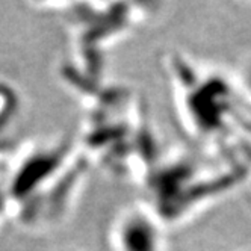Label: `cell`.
<instances>
[{
    "label": "cell",
    "instance_id": "2",
    "mask_svg": "<svg viewBox=\"0 0 251 251\" xmlns=\"http://www.w3.org/2000/svg\"><path fill=\"white\" fill-rule=\"evenodd\" d=\"M242 86L245 91L251 96V61L245 65L242 71Z\"/></svg>",
    "mask_w": 251,
    "mask_h": 251
},
{
    "label": "cell",
    "instance_id": "1",
    "mask_svg": "<svg viewBox=\"0 0 251 251\" xmlns=\"http://www.w3.org/2000/svg\"><path fill=\"white\" fill-rule=\"evenodd\" d=\"M115 251H167L156 218L144 210H129L114 228Z\"/></svg>",
    "mask_w": 251,
    "mask_h": 251
}]
</instances>
